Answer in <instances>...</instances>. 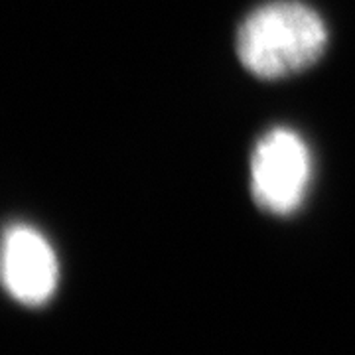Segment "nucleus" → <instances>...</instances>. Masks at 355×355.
<instances>
[{
  "instance_id": "3",
  "label": "nucleus",
  "mask_w": 355,
  "mask_h": 355,
  "mask_svg": "<svg viewBox=\"0 0 355 355\" xmlns=\"http://www.w3.org/2000/svg\"><path fill=\"white\" fill-rule=\"evenodd\" d=\"M0 277L16 300L32 306L46 302L60 279L48 239L30 225L8 229L0 247Z\"/></svg>"
},
{
  "instance_id": "1",
  "label": "nucleus",
  "mask_w": 355,
  "mask_h": 355,
  "mask_svg": "<svg viewBox=\"0 0 355 355\" xmlns=\"http://www.w3.org/2000/svg\"><path fill=\"white\" fill-rule=\"evenodd\" d=\"M328 30L310 6L277 0L251 12L237 34L241 64L257 77L277 79L302 71L324 53Z\"/></svg>"
},
{
  "instance_id": "2",
  "label": "nucleus",
  "mask_w": 355,
  "mask_h": 355,
  "mask_svg": "<svg viewBox=\"0 0 355 355\" xmlns=\"http://www.w3.org/2000/svg\"><path fill=\"white\" fill-rule=\"evenodd\" d=\"M312 178V156L291 128H272L257 142L251 156V193L259 207L288 216L304 202Z\"/></svg>"
}]
</instances>
